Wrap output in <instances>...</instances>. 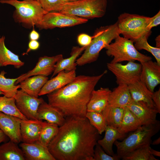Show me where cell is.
Returning <instances> with one entry per match:
<instances>
[{
    "mask_svg": "<svg viewBox=\"0 0 160 160\" xmlns=\"http://www.w3.org/2000/svg\"><path fill=\"white\" fill-rule=\"evenodd\" d=\"M65 119L48 146L51 154L56 160H93L100 135L86 117Z\"/></svg>",
    "mask_w": 160,
    "mask_h": 160,
    "instance_id": "1",
    "label": "cell"
},
{
    "mask_svg": "<svg viewBox=\"0 0 160 160\" xmlns=\"http://www.w3.org/2000/svg\"><path fill=\"white\" fill-rule=\"evenodd\" d=\"M105 70L95 76L80 75L64 87L47 95L48 103L58 109L65 118H85L92 92Z\"/></svg>",
    "mask_w": 160,
    "mask_h": 160,
    "instance_id": "2",
    "label": "cell"
},
{
    "mask_svg": "<svg viewBox=\"0 0 160 160\" xmlns=\"http://www.w3.org/2000/svg\"><path fill=\"white\" fill-rule=\"evenodd\" d=\"M120 34L116 22L97 28L90 44L86 47L82 55L76 60L77 65L82 66L96 61L100 51Z\"/></svg>",
    "mask_w": 160,
    "mask_h": 160,
    "instance_id": "3",
    "label": "cell"
},
{
    "mask_svg": "<svg viewBox=\"0 0 160 160\" xmlns=\"http://www.w3.org/2000/svg\"><path fill=\"white\" fill-rule=\"evenodd\" d=\"M160 129V121L155 124L143 125L132 132L121 142L116 140L114 144L117 148V154L120 159L137 148L150 144L152 137Z\"/></svg>",
    "mask_w": 160,
    "mask_h": 160,
    "instance_id": "4",
    "label": "cell"
},
{
    "mask_svg": "<svg viewBox=\"0 0 160 160\" xmlns=\"http://www.w3.org/2000/svg\"><path fill=\"white\" fill-rule=\"evenodd\" d=\"M0 3L14 7L15 9L13 15L14 20L27 28L34 27L47 12L37 0H0Z\"/></svg>",
    "mask_w": 160,
    "mask_h": 160,
    "instance_id": "5",
    "label": "cell"
},
{
    "mask_svg": "<svg viewBox=\"0 0 160 160\" xmlns=\"http://www.w3.org/2000/svg\"><path fill=\"white\" fill-rule=\"evenodd\" d=\"M107 6V0H79L62 3L57 12L86 19L100 18Z\"/></svg>",
    "mask_w": 160,
    "mask_h": 160,
    "instance_id": "6",
    "label": "cell"
},
{
    "mask_svg": "<svg viewBox=\"0 0 160 160\" xmlns=\"http://www.w3.org/2000/svg\"><path fill=\"white\" fill-rule=\"evenodd\" d=\"M105 49L106 55L113 57L110 63H120L127 61L144 62L152 60L151 57L139 52L135 48L132 40L118 35Z\"/></svg>",
    "mask_w": 160,
    "mask_h": 160,
    "instance_id": "7",
    "label": "cell"
},
{
    "mask_svg": "<svg viewBox=\"0 0 160 160\" xmlns=\"http://www.w3.org/2000/svg\"><path fill=\"white\" fill-rule=\"evenodd\" d=\"M150 19L143 15L124 13L119 15L116 22L120 34L135 43L142 37H149L151 34L147 31Z\"/></svg>",
    "mask_w": 160,
    "mask_h": 160,
    "instance_id": "8",
    "label": "cell"
},
{
    "mask_svg": "<svg viewBox=\"0 0 160 160\" xmlns=\"http://www.w3.org/2000/svg\"><path fill=\"white\" fill-rule=\"evenodd\" d=\"M88 19L58 12H47L35 26L40 30L73 26L86 23Z\"/></svg>",
    "mask_w": 160,
    "mask_h": 160,
    "instance_id": "9",
    "label": "cell"
},
{
    "mask_svg": "<svg viewBox=\"0 0 160 160\" xmlns=\"http://www.w3.org/2000/svg\"><path fill=\"white\" fill-rule=\"evenodd\" d=\"M108 69L115 76L118 85H127L140 80L141 65L134 61H129L125 65L120 63H107Z\"/></svg>",
    "mask_w": 160,
    "mask_h": 160,
    "instance_id": "10",
    "label": "cell"
},
{
    "mask_svg": "<svg viewBox=\"0 0 160 160\" xmlns=\"http://www.w3.org/2000/svg\"><path fill=\"white\" fill-rule=\"evenodd\" d=\"M17 107L27 119L37 120V112L42 98L31 96L21 89L18 90L15 97Z\"/></svg>",
    "mask_w": 160,
    "mask_h": 160,
    "instance_id": "11",
    "label": "cell"
},
{
    "mask_svg": "<svg viewBox=\"0 0 160 160\" xmlns=\"http://www.w3.org/2000/svg\"><path fill=\"white\" fill-rule=\"evenodd\" d=\"M63 58L62 54L52 57L44 56L40 57L34 68L27 73L22 74L15 84L17 85L26 78L33 76L41 75L47 76L50 75L53 73L56 63Z\"/></svg>",
    "mask_w": 160,
    "mask_h": 160,
    "instance_id": "12",
    "label": "cell"
},
{
    "mask_svg": "<svg viewBox=\"0 0 160 160\" xmlns=\"http://www.w3.org/2000/svg\"><path fill=\"white\" fill-rule=\"evenodd\" d=\"M21 119L0 112V129L10 140L17 144L22 141Z\"/></svg>",
    "mask_w": 160,
    "mask_h": 160,
    "instance_id": "13",
    "label": "cell"
},
{
    "mask_svg": "<svg viewBox=\"0 0 160 160\" xmlns=\"http://www.w3.org/2000/svg\"><path fill=\"white\" fill-rule=\"evenodd\" d=\"M141 71L140 80L152 92L160 83V65L152 60L140 63Z\"/></svg>",
    "mask_w": 160,
    "mask_h": 160,
    "instance_id": "14",
    "label": "cell"
},
{
    "mask_svg": "<svg viewBox=\"0 0 160 160\" xmlns=\"http://www.w3.org/2000/svg\"><path fill=\"white\" fill-rule=\"evenodd\" d=\"M127 107L139 119L143 125L155 124L158 112L146 103L141 101H136L132 99Z\"/></svg>",
    "mask_w": 160,
    "mask_h": 160,
    "instance_id": "15",
    "label": "cell"
},
{
    "mask_svg": "<svg viewBox=\"0 0 160 160\" xmlns=\"http://www.w3.org/2000/svg\"><path fill=\"white\" fill-rule=\"evenodd\" d=\"M76 76V70L60 71L56 76L47 81L41 88L39 95H47L64 87L72 82Z\"/></svg>",
    "mask_w": 160,
    "mask_h": 160,
    "instance_id": "16",
    "label": "cell"
},
{
    "mask_svg": "<svg viewBox=\"0 0 160 160\" xmlns=\"http://www.w3.org/2000/svg\"><path fill=\"white\" fill-rule=\"evenodd\" d=\"M42 120L38 119L20 120L22 141L27 143L37 142L42 128Z\"/></svg>",
    "mask_w": 160,
    "mask_h": 160,
    "instance_id": "17",
    "label": "cell"
},
{
    "mask_svg": "<svg viewBox=\"0 0 160 160\" xmlns=\"http://www.w3.org/2000/svg\"><path fill=\"white\" fill-rule=\"evenodd\" d=\"M25 160H56L49 151L48 147L37 142L20 144Z\"/></svg>",
    "mask_w": 160,
    "mask_h": 160,
    "instance_id": "18",
    "label": "cell"
},
{
    "mask_svg": "<svg viewBox=\"0 0 160 160\" xmlns=\"http://www.w3.org/2000/svg\"><path fill=\"white\" fill-rule=\"evenodd\" d=\"M37 119L45 120L47 122L62 125L65 121V118L57 108L46 102L44 100L39 105L37 112Z\"/></svg>",
    "mask_w": 160,
    "mask_h": 160,
    "instance_id": "19",
    "label": "cell"
},
{
    "mask_svg": "<svg viewBox=\"0 0 160 160\" xmlns=\"http://www.w3.org/2000/svg\"><path fill=\"white\" fill-rule=\"evenodd\" d=\"M111 91L108 88L101 87L93 90L87 105V112L102 113L108 105V98Z\"/></svg>",
    "mask_w": 160,
    "mask_h": 160,
    "instance_id": "20",
    "label": "cell"
},
{
    "mask_svg": "<svg viewBox=\"0 0 160 160\" xmlns=\"http://www.w3.org/2000/svg\"><path fill=\"white\" fill-rule=\"evenodd\" d=\"M131 99L128 86L125 84H119L111 92L108 98V105L124 108L127 106Z\"/></svg>",
    "mask_w": 160,
    "mask_h": 160,
    "instance_id": "21",
    "label": "cell"
},
{
    "mask_svg": "<svg viewBox=\"0 0 160 160\" xmlns=\"http://www.w3.org/2000/svg\"><path fill=\"white\" fill-rule=\"evenodd\" d=\"M128 86L133 100L143 101L151 107L155 108L152 99L153 92L148 89L145 84L140 80Z\"/></svg>",
    "mask_w": 160,
    "mask_h": 160,
    "instance_id": "22",
    "label": "cell"
},
{
    "mask_svg": "<svg viewBox=\"0 0 160 160\" xmlns=\"http://www.w3.org/2000/svg\"><path fill=\"white\" fill-rule=\"evenodd\" d=\"M48 80L47 76L43 75L29 77L20 83V88L29 95L37 98L41 88Z\"/></svg>",
    "mask_w": 160,
    "mask_h": 160,
    "instance_id": "23",
    "label": "cell"
},
{
    "mask_svg": "<svg viewBox=\"0 0 160 160\" xmlns=\"http://www.w3.org/2000/svg\"><path fill=\"white\" fill-rule=\"evenodd\" d=\"M104 137L97 141L98 144L108 154L115 156L113 149L114 142L117 140L123 139L126 137V134L120 133L117 128L107 125L105 131Z\"/></svg>",
    "mask_w": 160,
    "mask_h": 160,
    "instance_id": "24",
    "label": "cell"
},
{
    "mask_svg": "<svg viewBox=\"0 0 160 160\" xmlns=\"http://www.w3.org/2000/svg\"><path fill=\"white\" fill-rule=\"evenodd\" d=\"M86 47H73L70 57L65 59L63 58L56 63L51 78L53 77L58 73L63 70L66 71L76 70L77 65L76 63L77 58L84 50Z\"/></svg>",
    "mask_w": 160,
    "mask_h": 160,
    "instance_id": "25",
    "label": "cell"
},
{
    "mask_svg": "<svg viewBox=\"0 0 160 160\" xmlns=\"http://www.w3.org/2000/svg\"><path fill=\"white\" fill-rule=\"evenodd\" d=\"M5 37L0 35V66L12 65L16 68H20L24 64L19 56L12 52L5 45Z\"/></svg>",
    "mask_w": 160,
    "mask_h": 160,
    "instance_id": "26",
    "label": "cell"
},
{
    "mask_svg": "<svg viewBox=\"0 0 160 160\" xmlns=\"http://www.w3.org/2000/svg\"><path fill=\"white\" fill-rule=\"evenodd\" d=\"M123 116L119 127V132L123 134L133 132L143 125L137 117L127 107L124 108Z\"/></svg>",
    "mask_w": 160,
    "mask_h": 160,
    "instance_id": "27",
    "label": "cell"
},
{
    "mask_svg": "<svg viewBox=\"0 0 160 160\" xmlns=\"http://www.w3.org/2000/svg\"><path fill=\"white\" fill-rule=\"evenodd\" d=\"M23 152L17 144L10 140L0 145V160H25Z\"/></svg>",
    "mask_w": 160,
    "mask_h": 160,
    "instance_id": "28",
    "label": "cell"
},
{
    "mask_svg": "<svg viewBox=\"0 0 160 160\" xmlns=\"http://www.w3.org/2000/svg\"><path fill=\"white\" fill-rule=\"evenodd\" d=\"M124 108L115 107L108 105L102 112L107 125L118 128L121 122Z\"/></svg>",
    "mask_w": 160,
    "mask_h": 160,
    "instance_id": "29",
    "label": "cell"
},
{
    "mask_svg": "<svg viewBox=\"0 0 160 160\" xmlns=\"http://www.w3.org/2000/svg\"><path fill=\"white\" fill-rule=\"evenodd\" d=\"M6 73L4 70L0 73V91L6 97H14L20 87L19 84L16 85L15 83L22 74L16 78L10 79L5 77Z\"/></svg>",
    "mask_w": 160,
    "mask_h": 160,
    "instance_id": "30",
    "label": "cell"
},
{
    "mask_svg": "<svg viewBox=\"0 0 160 160\" xmlns=\"http://www.w3.org/2000/svg\"><path fill=\"white\" fill-rule=\"evenodd\" d=\"M59 127L56 124L43 122L42 128L37 143L48 147L58 132Z\"/></svg>",
    "mask_w": 160,
    "mask_h": 160,
    "instance_id": "31",
    "label": "cell"
},
{
    "mask_svg": "<svg viewBox=\"0 0 160 160\" xmlns=\"http://www.w3.org/2000/svg\"><path fill=\"white\" fill-rule=\"evenodd\" d=\"M0 112L16 116L22 119H27L17 107L14 97H8L4 95L0 96Z\"/></svg>",
    "mask_w": 160,
    "mask_h": 160,
    "instance_id": "32",
    "label": "cell"
},
{
    "mask_svg": "<svg viewBox=\"0 0 160 160\" xmlns=\"http://www.w3.org/2000/svg\"><path fill=\"white\" fill-rule=\"evenodd\" d=\"M150 144L135 149L122 158L123 160H158L149 152Z\"/></svg>",
    "mask_w": 160,
    "mask_h": 160,
    "instance_id": "33",
    "label": "cell"
},
{
    "mask_svg": "<svg viewBox=\"0 0 160 160\" xmlns=\"http://www.w3.org/2000/svg\"><path fill=\"white\" fill-rule=\"evenodd\" d=\"M86 117L100 135L105 132L107 124L102 113L87 112Z\"/></svg>",
    "mask_w": 160,
    "mask_h": 160,
    "instance_id": "34",
    "label": "cell"
},
{
    "mask_svg": "<svg viewBox=\"0 0 160 160\" xmlns=\"http://www.w3.org/2000/svg\"><path fill=\"white\" fill-rule=\"evenodd\" d=\"M148 36H145L137 40L134 44L137 50L144 49L151 53L155 58L156 62L160 65V48L151 46L148 43Z\"/></svg>",
    "mask_w": 160,
    "mask_h": 160,
    "instance_id": "35",
    "label": "cell"
},
{
    "mask_svg": "<svg viewBox=\"0 0 160 160\" xmlns=\"http://www.w3.org/2000/svg\"><path fill=\"white\" fill-rule=\"evenodd\" d=\"M93 158V160H119L120 159L117 154L114 156L107 154L97 143L95 148Z\"/></svg>",
    "mask_w": 160,
    "mask_h": 160,
    "instance_id": "36",
    "label": "cell"
},
{
    "mask_svg": "<svg viewBox=\"0 0 160 160\" xmlns=\"http://www.w3.org/2000/svg\"><path fill=\"white\" fill-rule=\"evenodd\" d=\"M47 12L57 11L62 3L61 0H37Z\"/></svg>",
    "mask_w": 160,
    "mask_h": 160,
    "instance_id": "37",
    "label": "cell"
},
{
    "mask_svg": "<svg viewBox=\"0 0 160 160\" xmlns=\"http://www.w3.org/2000/svg\"><path fill=\"white\" fill-rule=\"evenodd\" d=\"M93 38V36H91L87 34L81 33L77 37V42L82 47H87L90 44Z\"/></svg>",
    "mask_w": 160,
    "mask_h": 160,
    "instance_id": "38",
    "label": "cell"
},
{
    "mask_svg": "<svg viewBox=\"0 0 160 160\" xmlns=\"http://www.w3.org/2000/svg\"><path fill=\"white\" fill-rule=\"evenodd\" d=\"M160 24V11L154 16L150 17V21L147 27V31L149 33H151V29L156 26Z\"/></svg>",
    "mask_w": 160,
    "mask_h": 160,
    "instance_id": "39",
    "label": "cell"
},
{
    "mask_svg": "<svg viewBox=\"0 0 160 160\" xmlns=\"http://www.w3.org/2000/svg\"><path fill=\"white\" fill-rule=\"evenodd\" d=\"M152 99L154 103L155 107L158 113H160V89L153 92L152 95Z\"/></svg>",
    "mask_w": 160,
    "mask_h": 160,
    "instance_id": "40",
    "label": "cell"
},
{
    "mask_svg": "<svg viewBox=\"0 0 160 160\" xmlns=\"http://www.w3.org/2000/svg\"><path fill=\"white\" fill-rule=\"evenodd\" d=\"M40 45L39 42L37 40H30L28 44V48L24 54H27L30 51L38 49Z\"/></svg>",
    "mask_w": 160,
    "mask_h": 160,
    "instance_id": "41",
    "label": "cell"
},
{
    "mask_svg": "<svg viewBox=\"0 0 160 160\" xmlns=\"http://www.w3.org/2000/svg\"><path fill=\"white\" fill-rule=\"evenodd\" d=\"M33 30L30 32L29 35L30 40H37L40 38V34L34 29L33 28Z\"/></svg>",
    "mask_w": 160,
    "mask_h": 160,
    "instance_id": "42",
    "label": "cell"
},
{
    "mask_svg": "<svg viewBox=\"0 0 160 160\" xmlns=\"http://www.w3.org/2000/svg\"><path fill=\"white\" fill-rule=\"evenodd\" d=\"M149 152L153 156L158 157L160 156V152L155 150L151 148V146L149 148Z\"/></svg>",
    "mask_w": 160,
    "mask_h": 160,
    "instance_id": "43",
    "label": "cell"
},
{
    "mask_svg": "<svg viewBox=\"0 0 160 160\" xmlns=\"http://www.w3.org/2000/svg\"><path fill=\"white\" fill-rule=\"evenodd\" d=\"M6 136L0 129V144L1 143L4 141L6 138Z\"/></svg>",
    "mask_w": 160,
    "mask_h": 160,
    "instance_id": "44",
    "label": "cell"
},
{
    "mask_svg": "<svg viewBox=\"0 0 160 160\" xmlns=\"http://www.w3.org/2000/svg\"><path fill=\"white\" fill-rule=\"evenodd\" d=\"M156 47L160 48V35L157 36L156 39Z\"/></svg>",
    "mask_w": 160,
    "mask_h": 160,
    "instance_id": "45",
    "label": "cell"
},
{
    "mask_svg": "<svg viewBox=\"0 0 160 160\" xmlns=\"http://www.w3.org/2000/svg\"><path fill=\"white\" fill-rule=\"evenodd\" d=\"M160 143V137H159L157 139L152 141L151 144L153 145H157Z\"/></svg>",
    "mask_w": 160,
    "mask_h": 160,
    "instance_id": "46",
    "label": "cell"
},
{
    "mask_svg": "<svg viewBox=\"0 0 160 160\" xmlns=\"http://www.w3.org/2000/svg\"><path fill=\"white\" fill-rule=\"evenodd\" d=\"M62 3L73 2L79 0H61Z\"/></svg>",
    "mask_w": 160,
    "mask_h": 160,
    "instance_id": "47",
    "label": "cell"
},
{
    "mask_svg": "<svg viewBox=\"0 0 160 160\" xmlns=\"http://www.w3.org/2000/svg\"><path fill=\"white\" fill-rule=\"evenodd\" d=\"M0 95H3V93L0 91Z\"/></svg>",
    "mask_w": 160,
    "mask_h": 160,
    "instance_id": "48",
    "label": "cell"
}]
</instances>
